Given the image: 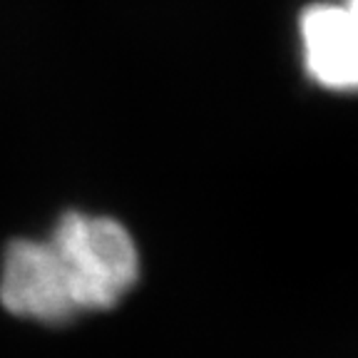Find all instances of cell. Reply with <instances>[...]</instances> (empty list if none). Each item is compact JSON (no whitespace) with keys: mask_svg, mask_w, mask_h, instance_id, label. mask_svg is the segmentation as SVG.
<instances>
[{"mask_svg":"<svg viewBox=\"0 0 358 358\" xmlns=\"http://www.w3.org/2000/svg\"><path fill=\"white\" fill-rule=\"evenodd\" d=\"M78 313L117 306L140 279V252L117 219L67 212L48 236Z\"/></svg>","mask_w":358,"mask_h":358,"instance_id":"cell-1","label":"cell"},{"mask_svg":"<svg viewBox=\"0 0 358 358\" xmlns=\"http://www.w3.org/2000/svg\"><path fill=\"white\" fill-rule=\"evenodd\" d=\"M0 303L13 316L48 326L70 324L80 316L60 259L48 239H15L8 244L0 266Z\"/></svg>","mask_w":358,"mask_h":358,"instance_id":"cell-2","label":"cell"},{"mask_svg":"<svg viewBox=\"0 0 358 358\" xmlns=\"http://www.w3.org/2000/svg\"><path fill=\"white\" fill-rule=\"evenodd\" d=\"M311 78L331 90H358V0L319 3L301 15Z\"/></svg>","mask_w":358,"mask_h":358,"instance_id":"cell-3","label":"cell"}]
</instances>
